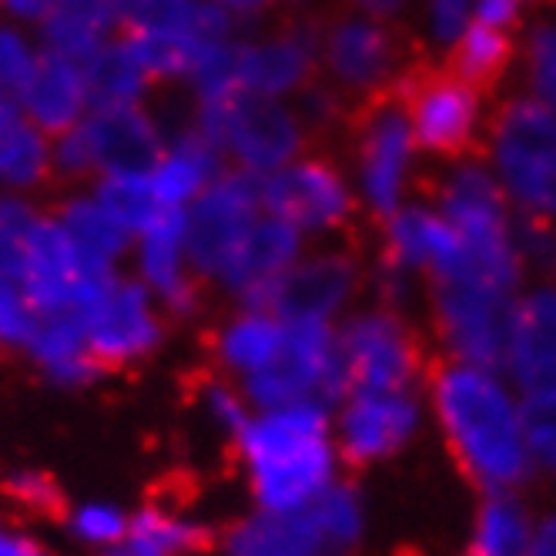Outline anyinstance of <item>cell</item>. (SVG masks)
I'll list each match as a JSON object with an SVG mask.
<instances>
[{"label":"cell","mask_w":556,"mask_h":556,"mask_svg":"<svg viewBox=\"0 0 556 556\" xmlns=\"http://www.w3.org/2000/svg\"><path fill=\"white\" fill-rule=\"evenodd\" d=\"M409 8V0H339V11H359L363 17L372 21H389L395 14H403Z\"/></svg>","instance_id":"c3c4849f"},{"label":"cell","mask_w":556,"mask_h":556,"mask_svg":"<svg viewBox=\"0 0 556 556\" xmlns=\"http://www.w3.org/2000/svg\"><path fill=\"white\" fill-rule=\"evenodd\" d=\"M218 549V530L191 520L168 503H148L131 513V527L122 543L101 549V556H205Z\"/></svg>","instance_id":"d4e9b609"},{"label":"cell","mask_w":556,"mask_h":556,"mask_svg":"<svg viewBox=\"0 0 556 556\" xmlns=\"http://www.w3.org/2000/svg\"><path fill=\"white\" fill-rule=\"evenodd\" d=\"M527 71L540 101L556 114V24H540L530 30Z\"/></svg>","instance_id":"60d3db41"},{"label":"cell","mask_w":556,"mask_h":556,"mask_svg":"<svg viewBox=\"0 0 556 556\" xmlns=\"http://www.w3.org/2000/svg\"><path fill=\"white\" fill-rule=\"evenodd\" d=\"M24 355L34 363V369H41L51 382L81 389L91 386L101 369L94 366L91 352L85 345L81 319L71 312L58 315H37L34 332L24 345Z\"/></svg>","instance_id":"f546056e"},{"label":"cell","mask_w":556,"mask_h":556,"mask_svg":"<svg viewBox=\"0 0 556 556\" xmlns=\"http://www.w3.org/2000/svg\"><path fill=\"white\" fill-rule=\"evenodd\" d=\"M500 372L523 395L556 389V282H530L516 292Z\"/></svg>","instance_id":"d6986e66"},{"label":"cell","mask_w":556,"mask_h":556,"mask_svg":"<svg viewBox=\"0 0 556 556\" xmlns=\"http://www.w3.org/2000/svg\"><path fill=\"white\" fill-rule=\"evenodd\" d=\"M429 429L422 389H345L332 406V435L345 472L400 463Z\"/></svg>","instance_id":"ba28073f"},{"label":"cell","mask_w":556,"mask_h":556,"mask_svg":"<svg viewBox=\"0 0 556 556\" xmlns=\"http://www.w3.org/2000/svg\"><path fill=\"white\" fill-rule=\"evenodd\" d=\"M212 4L222 8L235 24H252L265 17H282L295 0H212Z\"/></svg>","instance_id":"ee69618b"},{"label":"cell","mask_w":556,"mask_h":556,"mask_svg":"<svg viewBox=\"0 0 556 556\" xmlns=\"http://www.w3.org/2000/svg\"><path fill=\"white\" fill-rule=\"evenodd\" d=\"M51 11V0H0V17L21 27H37Z\"/></svg>","instance_id":"f6af8a7d"},{"label":"cell","mask_w":556,"mask_h":556,"mask_svg":"<svg viewBox=\"0 0 556 556\" xmlns=\"http://www.w3.org/2000/svg\"><path fill=\"white\" fill-rule=\"evenodd\" d=\"M85 77L91 91V108H117V104H144L148 94L154 91L151 77L131 54V48L122 37L94 51L85 61Z\"/></svg>","instance_id":"d6a6232c"},{"label":"cell","mask_w":556,"mask_h":556,"mask_svg":"<svg viewBox=\"0 0 556 556\" xmlns=\"http://www.w3.org/2000/svg\"><path fill=\"white\" fill-rule=\"evenodd\" d=\"M355 172H359L363 208L376 225L403 208V191L409 188V157H413V131L406 111L395 94V85H386L372 94H363L349 104L342 135Z\"/></svg>","instance_id":"52a82bcc"},{"label":"cell","mask_w":556,"mask_h":556,"mask_svg":"<svg viewBox=\"0 0 556 556\" xmlns=\"http://www.w3.org/2000/svg\"><path fill=\"white\" fill-rule=\"evenodd\" d=\"M429 429L459 480L480 493L533 490L523 435V392L500 369L435 355L422 382Z\"/></svg>","instance_id":"6da1fadb"},{"label":"cell","mask_w":556,"mask_h":556,"mask_svg":"<svg viewBox=\"0 0 556 556\" xmlns=\"http://www.w3.org/2000/svg\"><path fill=\"white\" fill-rule=\"evenodd\" d=\"M0 496L8 506H14L27 520H48V523H67L71 503L61 490V483L45 469H11L0 476Z\"/></svg>","instance_id":"e575fe53"},{"label":"cell","mask_w":556,"mask_h":556,"mask_svg":"<svg viewBox=\"0 0 556 556\" xmlns=\"http://www.w3.org/2000/svg\"><path fill=\"white\" fill-rule=\"evenodd\" d=\"M443 61L480 94H493L516 61V41L509 30L472 24Z\"/></svg>","instance_id":"1f68e13d"},{"label":"cell","mask_w":556,"mask_h":556,"mask_svg":"<svg viewBox=\"0 0 556 556\" xmlns=\"http://www.w3.org/2000/svg\"><path fill=\"white\" fill-rule=\"evenodd\" d=\"M252 409H278L299 403L336 406L345 392V376L339 363V339L332 323L286 319L282 345L271 363L238 382Z\"/></svg>","instance_id":"30bf717a"},{"label":"cell","mask_w":556,"mask_h":556,"mask_svg":"<svg viewBox=\"0 0 556 556\" xmlns=\"http://www.w3.org/2000/svg\"><path fill=\"white\" fill-rule=\"evenodd\" d=\"M516 215L556 218V114L540 98H506L486 125Z\"/></svg>","instance_id":"9c48e42d"},{"label":"cell","mask_w":556,"mask_h":556,"mask_svg":"<svg viewBox=\"0 0 556 556\" xmlns=\"http://www.w3.org/2000/svg\"><path fill=\"white\" fill-rule=\"evenodd\" d=\"M305 513L315 527V536L323 543V553L355 556L369 540V530H372L369 496L352 476H339L319 500L305 506Z\"/></svg>","instance_id":"4dcf8cb0"},{"label":"cell","mask_w":556,"mask_h":556,"mask_svg":"<svg viewBox=\"0 0 556 556\" xmlns=\"http://www.w3.org/2000/svg\"><path fill=\"white\" fill-rule=\"evenodd\" d=\"M77 319L101 376L148 363L168 336L165 308L135 275L125 271L104 278Z\"/></svg>","instance_id":"7c38bea8"},{"label":"cell","mask_w":556,"mask_h":556,"mask_svg":"<svg viewBox=\"0 0 556 556\" xmlns=\"http://www.w3.org/2000/svg\"><path fill=\"white\" fill-rule=\"evenodd\" d=\"M21 108L30 114V122L51 138H61L71 128H77L91 111L85 64L41 48L30 81L21 94Z\"/></svg>","instance_id":"7402d4cb"},{"label":"cell","mask_w":556,"mask_h":556,"mask_svg":"<svg viewBox=\"0 0 556 556\" xmlns=\"http://www.w3.org/2000/svg\"><path fill=\"white\" fill-rule=\"evenodd\" d=\"M523 435L533 486L556 493V389L523 395Z\"/></svg>","instance_id":"d590c367"},{"label":"cell","mask_w":556,"mask_h":556,"mask_svg":"<svg viewBox=\"0 0 556 556\" xmlns=\"http://www.w3.org/2000/svg\"><path fill=\"white\" fill-rule=\"evenodd\" d=\"M336 339L345 389H422L435 359L416 312L372 299L336 323Z\"/></svg>","instance_id":"3957f363"},{"label":"cell","mask_w":556,"mask_h":556,"mask_svg":"<svg viewBox=\"0 0 556 556\" xmlns=\"http://www.w3.org/2000/svg\"><path fill=\"white\" fill-rule=\"evenodd\" d=\"M369 289V262L355 238H336L302 252L265 295V308L282 319L339 323Z\"/></svg>","instance_id":"9a60e30c"},{"label":"cell","mask_w":556,"mask_h":556,"mask_svg":"<svg viewBox=\"0 0 556 556\" xmlns=\"http://www.w3.org/2000/svg\"><path fill=\"white\" fill-rule=\"evenodd\" d=\"M37 315L11 275L0 271V349L24 352Z\"/></svg>","instance_id":"b9f144b4"},{"label":"cell","mask_w":556,"mask_h":556,"mask_svg":"<svg viewBox=\"0 0 556 556\" xmlns=\"http://www.w3.org/2000/svg\"><path fill=\"white\" fill-rule=\"evenodd\" d=\"M122 27V0H51L48 17L37 24L45 51L88 61Z\"/></svg>","instance_id":"83f0119b"},{"label":"cell","mask_w":556,"mask_h":556,"mask_svg":"<svg viewBox=\"0 0 556 556\" xmlns=\"http://www.w3.org/2000/svg\"><path fill=\"white\" fill-rule=\"evenodd\" d=\"M262 212V178L235 168H225L185 208L188 262L208 289L222 282L225 268L242 249Z\"/></svg>","instance_id":"2e32d148"},{"label":"cell","mask_w":556,"mask_h":556,"mask_svg":"<svg viewBox=\"0 0 556 556\" xmlns=\"http://www.w3.org/2000/svg\"><path fill=\"white\" fill-rule=\"evenodd\" d=\"M422 45L403 27H389L372 17L355 14H319V61L323 77L349 101L392 85Z\"/></svg>","instance_id":"4fadbf2b"},{"label":"cell","mask_w":556,"mask_h":556,"mask_svg":"<svg viewBox=\"0 0 556 556\" xmlns=\"http://www.w3.org/2000/svg\"><path fill=\"white\" fill-rule=\"evenodd\" d=\"M218 556H315L323 543L308 513H271L252 506L218 530Z\"/></svg>","instance_id":"484cf974"},{"label":"cell","mask_w":556,"mask_h":556,"mask_svg":"<svg viewBox=\"0 0 556 556\" xmlns=\"http://www.w3.org/2000/svg\"><path fill=\"white\" fill-rule=\"evenodd\" d=\"M188 122L218 148L228 168L258 178L292 165L312 144L295 108L258 94L194 104Z\"/></svg>","instance_id":"277c9868"},{"label":"cell","mask_w":556,"mask_h":556,"mask_svg":"<svg viewBox=\"0 0 556 556\" xmlns=\"http://www.w3.org/2000/svg\"><path fill=\"white\" fill-rule=\"evenodd\" d=\"M91 194L101 202V208L122 225L131 238H138L157 215L168 212L165 202L157 198L154 185H151V175L148 172H125V175H104V178H94L91 185Z\"/></svg>","instance_id":"836d02e7"},{"label":"cell","mask_w":556,"mask_h":556,"mask_svg":"<svg viewBox=\"0 0 556 556\" xmlns=\"http://www.w3.org/2000/svg\"><path fill=\"white\" fill-rule=\"evenodd\" d=\"M315 556H332V553H315Z\"/></svg>","instance_id":"681fc988"},{"label":"cell","mask_w":556,"mask_h":556,"mask_svg":"<svg viewBox=\"0 0 556 556\" xmlns=\"http://www.w3.org/2000/svg\"><path fill=\"white\" fill-rule=\"evenodd\" d=\"M225 168L228 165L218 148L191 122H185L181 128L168 131V141L148 175L165 208H188Z\"/></svg>","instance_id":"cb8c5ba5"},{"label":"cell","mask_w":556,"mask_h":556,"mask_svg":"<svg viewBox=\"0 0 556 556\" xmlns=\"http://www.w3.org/2000/svg\"><path fill=\"white\" fill-rule=\"evenodd\" d=\"M135 278L165 308L168 319H194L205 305L208 286L194 275L185 245V208H168L157 215L131 249Z\"/></svg>","instance_id":"ac0fdd59"},{"label":"cell","mask_w":556,"mask_h":556,"mask_svg":"<svg viewBox=\"0 0 556 556\" xmlns=\"http://www.w3.org/2000/svg\"><path fill=\"white\" fill-rule=\"evenodd\" d=\"M71 536L77 543H85L91 549H111L114 543H122L128 527H131V513H125L117 503H81V506H74L71 516H67V523Z\"/></svg>","instance_id":"74e56055"},{"label":"cell","mask_w":556,"mask_h":556,"mask_svg":"<svg viewBox=\"0 0 556 556\" xmlns=\"http://www.w3.org/2000/svg\"><path fill=\"white\" fill-rule=\"evenodd\" d=\"M165 141L168 128L148 101L91 108L81 125L54 138V172L71 188H85L104 175L151 172Z\"/></svg>","instance_id":"5b68a950"},{"label":"cell","mask_w":556,"mask_h":556,"mask_svg":"<svg viewBox=\"0 0 556 556\" xmlns=\"http://www.w3.org/2000/svg\"><path fill=\"white\" fill-rule=\"evenodd\" d=\"M286 319L265 305H235L208 332V366L231 382H245L271 363Z\"/></svg>","instance_id":"44dd1931"},{"label":"cell","mask_w":556,"mask_h":556,"mask_svg":"<svg viewBox=\"0 0 556 556\" xmlns=\"http://www.w3.org/2000/svg\"><path fill=\"white\" fill-rule=\"evenodd\" d=\"M319 61V14H282L275 27L255 37L238 34L235 41V91L286 101L302 94Z\"/></svg>","instance_id":"e0dca14e"},{"label":"cell","mask_w":556,"mask_h":556,"mask_svg":"<svg viewBox=\"0 0 556 556\" xmlns=\"http://www.w3.org/2000/svg\"><path fill=\"white\" fill-rule=\"evenodd\" d=\"M513 231L527 278H533V282H556V218L513 215Z\"/></svg>","instance_id":"f35d334b"},{"label":"cell","mask_w":556,"mask_h":556,"mask_svg":"<svg viewBox=\"0 0 556 556\" xmlns=\"http://www.w3.org/2000/svg\"><path fill=\"white\" fill-rule=\"evenodd\" d=\"M51 212L71 235L74 249L85 255V262L94 271H101V275L122 271V262L135 249V238L101 208L91 188H74V191L61 194V202Z\"/></svg>","instance_id":"f1b7e54d"},{"label":"cell","mask_w":556,"mask_h":556,"mask_svg":"<svg viewBox=\"0 0 556 556\" xmlns=\"http://www.w3.org/2000/svg\"><path fill=\"white\" fill-rule=\"evenodd\" d=\"M392 85L406 111L413 144L446 162H476L486 151V135H480V91L466 85L446 61L419 54Z\"/></svg>","instance_id":"8992f818"},{"label":"cell","mask_w":556,"mask_h":556,"mask_svg":"<svg viewBox=\"0 0 556 556\" xmlns=\"http://www.w3.org/2000/svg\"><path fill=\"white\" fill-rule=\"evenodd\" d=\"M516 295H503L459 278L422 286V329L440 359L503 366L509 305Z\"/></svg>","instance_id":"8fae6325"},{"label":"cell","mask_w":556,"mask_h":556,"mask_svg":"<svg viewBox=\"0 0 556 556\" xmlns=\"http://www.w3.org/2000/svg\"><path fill=\"white\" fill-rule=\"evenodd\" d=\"M530 556H556V503L536 513V530Z\"/></svg>","instance_id":"7dc6e473"},{"label":"cell","mask_w":556,"mask_h":556,"mask_svg":"<svg viewBox=\"0 0 556 556\" xmlns=\"http://www.w3.org/2000/svg\"><path fill=\"white\" fill-rule=\"evenodd\" d=\"M302 252H305V238L282 218L262 212V218L252 225L249 238L225 268L215 289L225 292L235 305H262L271 286L292 268V262Z\"/></svg>","instance_id":"ffe728a7"},{"label":"cell","mask_w":556,"mask_h":556,"mask_svg":"<svg viewBox=\"0 0 556 556\" xmlns=\"http://www.w3.org/2000/svg\"><path fill=\"white\" fill-rule=\"evenodd\" d=\"M262 205L268 215L292 225L302 238H355L359 198H355L339 165L323 151H305L292 165L262 178Z\"/></svg>","instance_id":"5bb4252c"},{"label":"cell","mask_w":556,"mask_h":556,"mask_svg":"<svg viewBox=\"0 0 556 556\" xmlns=\"http://www.w3.org/2000/svg\"><path fill=\"white\" fill-rule=\"evenodd\" d=\"M536 506L523 490L480 493L469 516L463 556H530Z\"/></svg>","instance_id":"4316f807"},{"label":"cell","mask_w":556,"mask_h":556,"mask_svg":"<svg viewBox=\"0 0 556 556\" xmlns=\"http://www.w3.org/2000/svg\"><path fill=\"white\" fill-rule=\"evenodd\" d=\"M37 54H41V41L27 27L0 17V98L21 101Z\"/></svg>","instance_id":"8d00e7d4"},{"label":"cell","mask_w":556,"mask_h":556,"mask_svg":"<svg viewBox=\"0 0 556 556\" xmlns=\"http://www.w3.org/2000/svg\"><path fill=\"white\" fill-rule=\"evenodd\" d=\"M469 21V0H429V30L440 45H456Z\"/></svg>","instance_id":"7bdbcfd3"},{"label":"cell","mask_w":556,"mask_h":556,"mask_svg":"<svg viewBox=\"0 0 556 556\" xmlns=\"http://www.w3.org/2000/svg\"><path fill=\"white\" fill-rule=\"evenodd\" d=\"M252 506L271 513H299L345 476L332 409L319 403L255 409L231 443Z\"/></svg>","instance_id":"7a4b0ae2"},{"label":"cell","mask_w":556,"mask_h":556,"mask_svg":"<svg viewBox=\"0 0 556 556\" xmlns=\"http://www.w3.org/2000/svg\"><path fill=\"white\" fill-rule=\"evenodd\" d=\"M0 556H48V549L37 543L30 533L0 520Z\"/></svg>","instance_id":"bcb514c9"},{"label":"cell","mask_w":556,"mask_h":556,"mask_svg":"<svg viewBox=\"0 0 556 556\" xmlns=\"http://www.w3.org/2000/svg\"><path fill=\"white\" fill-rule=\"evenodd\" d=\"M54 181V138L30 122L21 101L0 98V191L30 198Z\"/></svg>","instance_id":"603a6c76"},{"label":"cell","mask_w":556,"mask_h":556,"mask_svg":"<svg viewBox=\"0 0 556 556\" xmlns=\"http://www.w3.org/2000/svg\"><path fill=\"white\" fill-rule=\"evenodd\" d=\"M41 205L27 194H11L0 191V271L14 278L17 258L24 252V242L34 228V222L41 218Z\"/></svg>","instance_id":"ab89813d"}]
</instances>
